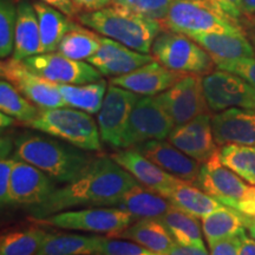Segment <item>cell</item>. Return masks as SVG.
<instances>
[{
  "mask_svg": "<svg viewBox=\"0 0 255 255\" xmlns=\"http://www.w3.org/2000/svg\"><path fill=\"white\" fill-rule=\"evenodd\" d=\"M137 181L111 157H95L77 178L56 188L40 205L30 208L33 220L45 219L75 207H115Z\"/></svg>",
  "mask_w": 255,
  "mask_h": 255,
  "instance_id": "1",
  "label": "cell"
},
{
  "mask_svg": "<svg viewBox=\"0 0 255 255\" xmlns=\"http://www.w3.org/2000/svg\"><path fill=\"white\" fill-rule=\"evenodd\" d=\"M49 175L56 182L69 183L87 169L95 157L87 150L50 135L21 133L14 141V154Z\"/></svg>",
  "mask_w": 255,
  "mask_h": 255,
  "instance_id": "2",
  "label": "cell"
},
{
  "mask_svg": "<svg viewBox=\"0 0 255 255\" xmlns=\"http://www.w3.org/2000/svg\"><path fill=\"white\" fill-rule=\"evenodd\" d=\"M76 19L84 26L141 53H149L162 32L161 21L148 19L116 5L79 13Z\"/></svg>",
  "mask_w": 255,
  "mask_h": 255,
  "instance_id": "3",
  "label": "cell"
},
{
  "mask_svg": "<svg viewBox=\"0 0 255 255\" xmlns=\"http://www.w3.org/2000/svg\"><path fill=\"white\" fill-rule=\"evenodd\" d=\"M26 126L83 150L102 149L100 128L85 111L65 107L40 109L39 115Z\"/></svg>",
  "mask_w": 255,
  "mask_h": 255,
  "instance_id": "4",
  "label": "cell"
},
{
  "mask_svg": "<svg viewBox=\"0 0 255 255\" xmlns=\"http://www.w3.org/2000/svg\"><path fill=\"white\" fill-rule=\"evenodd\" d=\"M194 184L223 206L245 215L255 216V186L246 183L239 175L223 165L219 150L206 163L201 164L199 177Z\"/></svg>",
  "mask_w": 255,
  "mask_h": 255,
  "instance_id": "5",
  "label": "cell"
},
{
  "mask_svg": "<svg viewBox=\"0 0 255 255\" xmlns=\"http://www.w3.org/2000/svg\"><path fill=\"white\" fill-rule=\"evenodd\" d=\"M163 27L178 33H242L238 21L203 0H173Z\"/></svg>",
  "mask_w": 255,
  "mask_h": 255,
  "instance_id": "6",
  "label": "cell"
},
{
  "mask_svg": "<svg viewBox=\"0 0 255 255\" xmlns=\"http://www.w3.org/2000/svg\"><path fill=\"white\" fill-rule=\"evenodd\" d=\"M151 53L159 64L183 75H208L215 64L212 56L195 40L170 30L156 37Z\"/></svg>",
  "mask_w": 255,
  "mask_h": 255,
  "instance_id": "7",
  "label": "cell"
},
{
  "mask_svg": "<svg viewBox=\"0 0 255 255\" xmlns=\"http://www.w3.org/2000/svg\"><path fill=\"white\" fill-rule=\"evenodd\" d=\"M135 216L117 207H91L81 210H65L45 219L34 220L39 226L59 229L105 234L115 238L131 226Z\"/></svg>",
  "mask_w": 255,
  "mask_h": 255,
  "instance_id": "8",
  "label": "cell"
},
{
  "mask_svg": "<svg viewBox=\"0 0 255 255\" xmlns=\"http://www.w3.org/2000/svg\"><path fill=\"white\" fill-rule=\"evenodd\" d=\"M175 128L156 96L139 98L133 107L123 133L121 149L132 148L151 139H165Z\"/></svg>",
  "mask_w": 255,
  "mask_h": 255,
  "instance_id": "9",
  "label": "cell"
},
{
  "mask_svg": "<svg viewBox=\"0 0 255 255\" xmlns=\"http://www.w3.org/2000/svg\"><path fill=\"white\" fill-rule=\"evenodd\" d=\"M1 78L11 83L28 101L40 109L66 107L58 84L47 81L33 72L23 63V60L2 59L0 64Z\"/></svg>",
  "mask_w": 255,
  "mask_h": 255,
  "instance_id": "10",
  "label": "cell"
},
{
  "mask_svg": "<svg viewBox=\"0 0 255 255\" xmlns=\"http://www.w3.org/2000/svg\"><path fill=\"white\" fill-rule=\"evenodd\" d=\"M176 126H181L202 114H210L202 87V77L186 75L167 91L156 96Z\"/></svg>",
  "mask_w": 255,
  "mask_h": 255,
  "instance_id": "11",
  "label": "cell"
},
{
  "mask_svg": "<svg viewBox=\"0 0 255 255\" xmlns=\"http://www.w3.org/2000/svg\"><path fill=\"white\" fill-rule=\"evenodd\" d=\"M32 71L56 84H88L102 79V73L90 63L75 60L56 52L39 53L24 59Z\"/></svg>",
  "mask_w": 255,
  "mask_h": 255,
  "instance_id": "12",
  "label": "cell"
},
{
  "mask_svg": "<svg viewBox=\"0 0 255 255\" xmlns=\"http://www.w3.org/2000/svg\"><path fill=\"white\" fill-rule=\"evenodd\" d=\"M139 95L110 84L103 104L98 111L97 122L102 141L114 148H121L123 133Z\"/></svg>",
  "mask_w": 255,
  "mask_h": 255,
  "instance_id": "13",
  "label": "cell"
},
{
  "mask_svg": "<svg viewBox=\"0 0 255 255\" xmlns=\"http://www.w3.org/2000/svg\"><path fill=\"white\" fill-rule=\"evenodd\" d=\"M202 87L210 113L231 108L251 109L253 85L235 73L218 70L202 77Z\"/></svg>",
  "mask_w": 255,
  "mask_h": 255,
  "instance_id": "14",
  "label": "cell"
},
{
  "mask_svg": "<svg viewBox=\"0 0 255 255\" xmlns=\"http://www.w3.org/2000/svg\"><path fill=\"white\" fill-rule=\"evenodd\" d=\"M56 188L55 180L49 175L15 157L7 206L27 207L30 209L44 202Z\"/></svg>",
  "mask_w": 255,
  "mask_h": 255,
  "instance_id": "15",
  "label": "cell"
},
{
  "mask_svg": "<svg viewBox=\"0 0 255 255\" xmlns=\"http://www.w3.org/2000/svg\"><path fill=\"white\" fill-rule=\"evenodd\" d=\"M168 141L200 163H206L219 150L210 114H202L189 122L176 126L169 133Z\"/></svg>",
  "mask_w": 255,
  "mask_h": 255,
  "instance_id": "16",
  "label": "cell"
},
{
  "mask_svg": "<svg viewBox=\"0 0 255 255\" xmlns=\"http://www.w3.org/2000/svg\"><path fill=\"white\" fill-rule=\"evenodd\" d=\"M110 157L132 175L137 182L165 199L175 184L180 181V178L164 171L135 148L122 149Z\"/></svg>",
  "mask_w": 255,
  "mask_h": 255,
  "instance_id": "17",
  "label": "cell"
},
{
  "mask_svg": "<svg viewBox=\"0 0 255 255\" xmlns=\"http://www.w3.org/2000/svg\"><path fill=\"white\" fill-rule=\"evenodd\" d=\"M132 148H135L137 151L144 155L146 158L154 162L164 171L180 178V180L195 183L199 177L201 169L200 162L189 157L169 141L151 139V141L143 142Z\"/></svg>",
  "mask_w": 255,
  "mask_h": 255,
  "instance_id": "18",
  "label": "cell"
},
{
  "mask_svg": "<svg viewBox=\"0 0 255 255\" xmlns=\"http://www.w3.org/2000/svg\"><path fill=\"white\" fill-rule=\"evenodd\" d=\"M152 59L154 57L149 53H141L119 41L102 37L100 50L88 59V63L103 76L119 77L152 62Z\"/></svg>",
  "mask_w": 255,
  "mask_h": 255,
  "instance_id": "19",
  "label": "cell"
},
{
  "mask_svg": "<svg viewBox=\"0 0 255 255\" xmlns=\"http://www.w3.org/2000/svg\"><path fill=\"white\" fill-rule=\"evenodd\" d=\"M183 73L169 70L157 60L145 64L127 75L113 77L110 84L117 85L142 96H157L167 91L183 78Z\"/></svg>",
  "mask_w": 255,
  "mask_h": 255,
  "instance_id": "20",
  "label": "cell"
},
{
  "mask_svg": "<svg viewBox=\"0 0 255 255\" xmlns=\"http://www.w3.org/2000/svg\"><path fill=\"white\" fill-rule=\"evenodd\" d=\"M212 127L218 145L255 146V110L231 108L212 116Z\"/></svg>",
  "mask_w": 255,
  "mask_h": 255,
  "instance_id": "21",
  "label": "cell"
},
{
  "mask_svg": "<svg viewBox=\"0 0 255 255\" xmlns=\"http://www.w3.org/2000/svg\"><path fill=\"white\" fill-rule=\"evenodd\" d=\"M17 7L14 51L12 58L24 60L31 56L43 53L39 20L36 8L28 0H20Z\"/></svg>",
  "mask_w": 255,
  "mask_h": 255,
  "instance_id": "22",
  "label": "cell"
},
{
  "mask_svg": "<svg viewBox=\"0 0 255 255\" xmlns=\"http://www.w3.org/2000/svg\"><path fill=\"white\" fill-rule=\"evenodd\" d=\"M215 60L255 58V50L244 33H195L190 34Z\"/></svg>",
  "mask_w": 255,
  "mask_h": 255,
  "instance_id": "23",
  "label": "cell"
},
{
  "mask_svg": "<svg viewBox=\"0 0 255 255\" xmlns=\"http://www.w3.org/2000/svg\"><path fill=\"white\" fill-rule=\"evenodd\" d=\"M115 238L127 239L155 253L165 254L176 242L159 219H139Z\"/></svg>",
  "mask_w": 255,
  "mask_h": 255,
  "instance_id": "24",
  "label": "cell"
},
{
  "mask_svg": "<svg viewBox=\"0 0 255 255\" xmlns=\"http://www.w3.org/2000/svg\"><path fill=\"white\" fill-rule=\"evenodd\" d=\"M170 202L148 188L136 183L115 205L139 219H161L170 208Z\"/></svg>",
  "mask_w": 255,
  "mask_h": 255,
  "instance_id": "25",
  "label": "cell"
},
{
  "mask_svg": "<svg viewBox=\"0 0 255 255\" xmlns=\"http://www.w3.org/2000/svg\"><path fill=\"white\" fill-rule=\"evenodd\" d=\"M167 200L171 206L183 210L196 219H203L216 209L225 207L221 202L203 191L196 184L180 180L175 184Z\"/></svg>",
  "mask_w": 255,
  "mask_h": 255,
  "instance_id": "26",
  "label": "cell"
},
{
  "mask_svg": "<svg viewBox=\"0 0 255 255\" xmlns=\"http://www.w3.org/2000/svg\"><path fill=\"white\" fill-rule=\"evenodd\" d=\"M38 14L43 53L56 52L63 37L77 24L69 15L43 1L33 2Z\"/></svg>",
  "mask_w": 255,
  "mask_h": 255,
  "instance_id": "27",
  "label": "cell"
},
{
  "mask_svg": "<svg viewBox=\"0 0 255 255\" xmlns=\"http://www.w3.org/2000/svg\"><path fill=\"white\" fill-rule=\"evenodd\" d=\"M102 239L100 235L49 232L37 255H97Z\"/></svg>",
  "mask_w": 255,
  "mask_h": 255,
  "instance_id": "28",
  "label": "cell"
},
{
  "mask_svg": "<svg viewBox=\"0 0 255 255\" xmlns=\"http://www.w3.org/2000/svg\"><path fill=\"white\" fill-rule=\"evenodd\" d=\"M246 218L247 215L226 206L205 216L202 219V231L209 246L246 232Z\"/></svg>",
  "mask_w": 255,
  "mask_h": 255,
  "instance_id": "29",
  "label": "cell"
},
{
  "mask_svg": "<svg viewBox=\"0 0 255 255\" xmlns=\"http://www.w3.org/2000/svg\"><path fill=\"white\" fill-rule=\"evenodd\" d=\"M58 89L66 107L92 115L101 110L108 90V83L100 79L88 84H58Z\"/></svg>",
  "mask_w": 255,
  "mask_h": 255,
  "instance_id": "30",
  "label": "cell"
},
{
  "mask_svg": "<svg viewBox=\"0 0 255 255\" xmlns=\"http://www.w3.org/2000/svg\"><path fill=\"white\" fill-rule=\"evenodd\" d=\"M159 220L164 223L176 244L184 246H205L202 229L194 216L170 206L168 212Z\"/></svg>",
  "mask_w": 255,
  "mask_h": 255,
  "instance_id": "31",
  "label": "cell"
},
{
  "mask_svg": "<svg viewBox=\"0 0 255 255\" xmlns=\"http://www.w3.org/2000/svg\"><path fill=\"white\" fill-rule=\"evenodd\" d=\"M47 234L41 227L5 233L0 239V255H37Z\"/></svg>",
  "mask_w": 255,
  "mask_h": 255,
  "instance_id": "32",
  "label": "cell"
},
{
  "mask_svg": "<svg viewBox=\"0 0 255 255\" xmlns=\"http://www.w3.org/2000/svg\"><path fill=\"white\" fill-rule=\"evenodd\" d=\"M102 37L77 25L63 37L57 52L75 60H88L100 50Z\"/></svg>",
  "mask_w": 255,
  "mask_h": 255,
  "instance_id": "33",
  "label": "cell"
},
{
  "mask_svg": "<svg viewBox=\"0 0 255 255\" xmlns=\"http://www.w3.org/2000/svg\"><path fill=\"white\" fill-rule=\"evenodd\" d=\"M222 164L239 175L247 183L255 186V146L227 144L219 149Z\"/></svg>",
  "mask_w": 255,
  "mask_h": 255,
  "instance_id": "34",
  "label": "cell"
},
{
  "mask_svg": "<svg viewBox=\"0 0 255 255\" xmlns=\"http://www.w3.org/2000/svg\"><path fill=\"white\" fill-rule=\"evenodd\" d=\"M0 110L19 122L28 124L39 115L40 109L28 101L11 83L1 78L0 82Z\"/></svg>",
  "mask_w": 255,
  "mask_h": 255,
  "instance_id": "35",
  "label": "cell"
},
{
  "mask_svg": "<svg viewBox=\"0 0 255 255\" xmlns=\"http://www.w3.org/2000/svg\"><path fill=\"white\" fill-rule=\"evenodd\" d=\"M18 7L13 0H0V57L13 55Z\"/></svg>",
  "mask_w": 255,
  "mask_h": 255,
  "instance_id": "36",
  "label": "cell"
},
{
  "mask_svg": "<svg viewBox=\"0 0 255 255\" xmlns=\"http://www.w3.org/2000/svg\"><path fill=\"white\" fill-rule=\"evenodd\" d=\"M171 2L173 0H111V5L128 8L143 17L161 23L167 17Z\"/></svg>",
  "mask_w": 255,
  "mask_h": 255,
  "instance_id": "37",
  "label": "cell"
},
{
  "mask_svg": "<svg viewBox=\"0 0 255 255\" xmlns=\"http://www.w3.org/2000/svg\"><path fill=\"white\" fill-rule=\"evenodd\" d=\"M97 255H163L155 253L148 248L130 240H121L120 238L103 237Z\"/></svg>",
  "mask_w": 255,
  "mask_h": 255,
  "instance_id": "38",
  "label": "cell"
},
{
  "mask_svg": "<svg viewBox=\"0 0 255 255\" xmlns=\"http://www.w3.org/2000/svg\"><path fill=\"white\" fill-rule=\"evenodd\" d=\"M214 63L219 70L235 73L255 88V58L215 60Z\"/></svg>",
  "mask_w": 255,
  "mask_h": 255,
  "instance_id": "39",
  "label": "cell"
},
{
  "mask_svg": "<svg viewBox=\"0 0 255 255\" xmlns=\"http://www.w3.org/2000/svg\"><path fill=\"white\" fill-rule=\"evenodd\" d=\"M15 164V156L12 157H4L0 162V200L1 206H7L8 203V193L9 184H11V177L13 167Z\"/></svg>",
  "mask_w": 255,
  "mask_h": 255,
  "instance_id": "40",
  "label": "cell"
},
{
  "mask_svg": "<svg viewBox=\"0 0 255 255\" xmlns=\"http://www.w3.org/2000/svg\"><path fill=\"white\" fill-rule=\"evenodd\" d=\"M245 233L246 232L213 244L212 246H209L210 255H240L242 235Z\"/></svg>",
  "mask_w": 255,
  "mask_h": 255,
  "instance_id": "41",
  "label": "cell"
},
{
  "mask_svg": "<svg viewBox=\"0 0 255 255\" xmlns=\"http://www.w3.org/2000/svg\"><path fill=\"white\" fill-rule=\"evenodd\" d=\"M40 1L59 9L60 12L69 15L70 18H76L79 14L78 8L76 7L73 0H40Z\"/></svg>",
  "mask_w": 255,
  "mask_h": 255,
  "instance_id": "42",
  "label": "cell"
},
{
  "mask_svg": "<svg viewBox=\"0 0 255 255\" xmlns=\"http://www.w3.org/2000/svg\"><path fill=\"white\" fill-rule=\"evenodd\" d=\"M163 255H209L205 246H184L175 244L168 253Z\"/></svg>",
  "mask_w": 255,
  "mask_h": 255,
  "instance_id": "43",
  "label": "cell"
},
{
  "mask_svg": "<svg viewBox=\"0 0 255 255\" xmlns=\"http://www.w3.org/2000/svg\"><path fill=\"white\" fill-rule=\"evenodd\" d=\"M78 11L94 12L111 5V0H73Z\"/></svg>",
  "mask_w": 255,
  "mask_h": 255,
  "instance_id": "44",
  "label": "cell"
},
{
  "mask_svg": "<svg viewBox=\"0 0 255 255\" xmlns=\"http://www.w3.org/2000/svg\"><path fill=\"white\" fill-rule=\"evenodd\" d=\"M203 1H207L209 2L210 5H213L214 7H216L220 11L223 12V13H226L229 17L235 19V20L238 21V19L240 18V15L242 14L239 9H237L233 6L231 2L228 1V0H203Z\"/></svg>",
  "mask_w": 255,
  "mask_h": 255,
  "instance_id": "45",
  "label": "cell"
},
{
  "mask_svg": "<svg viewBox=\"0 0 255 255\" xmlns=\"http://www.w3.org/2000/svg\"><path fill=\"white\" fill-rule=\"evenodd\" d=\"M240 255H255V240L248 238L246 233L242 235Z\"/></svg>",
  "mask_w": 255,
  "mask_h": 255,
  "instance_id": "46",
  "label": "cell"
},
{
  "mask_svg": "<svg viewBox=\"0 0 255 255\" xmlns=\"http://www.w3.org/2000/svg\"><path fill=\"white\" fill-rule=\"evenodd\" d=\"M14 148V141H11L8 137H1V158L8 157L9 152Z\"/></svg>",
  "mask_w": 255,
  "mask_h": 255,
  "instance_id": "47",
  "label": "cell"
},
{
  "mask_svg": "<svg viewBox=\"0 0 255 255\" xmlns=\"http://www.w3.org/2000/svg\"><path fill=\"white\" fill-rule=\"evenodd\" d=\"M241 13L252 15L255 13V0H241Z\"/></svg>",
  "mask_w": 255,
  "mask_h": 255,
  "instance_id": "48",
  "label": "cell"
},
{
  "mask_svg": "<svg viewBox=\"0 0 255 255\" xmlns=\"http://www.w3.org/2000/svg\"><path fill=\"white\" fill-rule=\"evenodd\" d=\"M246 229L250 232L252 239L255 240V216H248L246 218Z\"/></svg>",
  "mask_w": 255,
  "mask_h": 255,
  "instance_id": "49",
  "label": "cell"
},
{
  "mask_svg": "<svg viewBox=\"0 0 255 255\" xmlns=\"http://www.w3.org/2000/svg\"><path fill=\"white\" fill-rule=\"evenodd\" d=\"M0 122H1V129H4V128L12 126V123L14 122V119L8 116V115L1 113V115H0Z\"/></svg>",
  "mask_w": 255,
  "mask_h": 255,
  "instance_id": "50",
  "label": "cell"
},
{
  "mask_svg": "<svg viewBox=\"0 0 255 255\" xmlns=\"http://www.w3.org/2000/svg\"><path fill=\"white\" fill-rule=\"evenodd\" d=\"M228 1L231 2V4L234 6L235 8L239 9V11L241 12V0H228Z\"/></svg>",
  "mask_w": 255,
  "mask_h": 255,
  "instance_id": "51",
  "label": "cell"
},
{
  "mask_svg": "<svg viewBox=\"0 0 255 255\" xmlns=\"http://www.w3.org/2000/svg\"><path fill=\"white\" fill-rule=\"evenodd\" d=\"M251 109L255 110V88L253 87V90H252V102H251Z\"/></svg>",
  "mask_w": 255,
  "mask_h": 255,
  "instance_id": "52",
  "label": "cell"
}]
</instances>
